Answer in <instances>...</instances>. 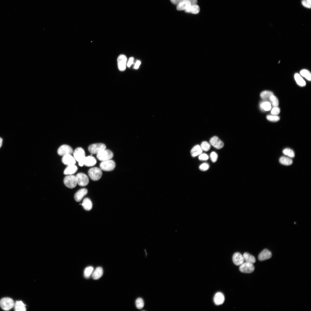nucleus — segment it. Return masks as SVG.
Segmentation results:
<instances>
[{"mask_svg": "<svg viewBox=\"0 0 311 311\" xmlns=\"http://www.w3.org/2000/svg\"><path fill=\"white\" fill-rule=\"evenodd\" d=\"M74 157L79 162V165L82 166L84 165V161L85 157V153L84 149L81 147H78L73 153Z\"/></svg>", "mask_w": 311, "mask_h": 311, "instance_id": "1", "label": "nucleus"}, {"mask_svg": "<svg viewBox=\"0 0 311 311\" xmlns=\"http://www.w3.org/2000/svg\"><path fill=\"white\" fill-rule=\"evenodd\" d=\"M14 305V300L9 297H4L0 301V306L3 310L8 311L13 308Z\"/></svg>", "mask_w": 311, "mask_h": 311, "instance_id": "2", "label": "nucleus"}, {"mask_svg": "<svg viewBox=\"0 0 311 311\" xmlns=\"http://www.w3.org/2000/svg\"><path fill=\"white\" fill-rule=\"evenodd\" d=\"M96 157L99 160L104 161L112 159L113 157V153L110 150L105 149L98 153Z\"/></svg>", "mask_w": 311, "mask_h": 311, "instance_id": "3", "label": "nucleus"}, {"mask_svg": "<svg viewBox=\"0 0 311 311\" xmlns=\"http://www.w3.org/2000/svg\"><path fill=\"white\" fill-rule=\"evenodd\" d=\"M88 174L90 178L94 181H97L101 178L102 173L101 170L96 167L90 169L88 171Z\"/></svg>", "mask_w": 311, "mask_h": 311, "instance_id": "4", "label": "nucleus"}, {"mask_svg": "<svg viewBox=\"0 0 311 311\" xmlns=\"http://www.w3.org/2000/svg\"><path fill=\"white\" fill-rule=\"evenodd\" d=\"M64 183L69 188L72 189L74 188L77 184L76 176L72 175L66 176L64 179Z\"/></svg>", "mask_w": 311, "mask_h": 311, "instance_id": "5", "label": "nucleus"}, {"mask_svg": "<svg viewBox=\"0 0 311 311\" xmlns=\"http://www.w3.org/2000/svg\"><path fill=\"white\" fill-rule=\"evenodd\" d=\"M115 163L112 160H109L102 161L100 164V167L101 170L107 171L113 170L115 167Z\"/></svg>", "mask_w": 311, "mask_h": 311, "instance_id": "6", "label": "nucleus"}, {"mask_svg": "<svg viewBox=\"0 0 311 311\" xmlns=\"http://www.w3.org/2000/svg\"><path fill=\"white\" fill-rule=\"evenodd\" d=\"M105 144L102 143H97L92 144L88 147L89 151L92 154H97L101 151L106 149Z\"/></svg>", "mask_w": 311, "mask_h": 311, "instance_id": "7", "label": "nucleus"}, {"mask_svg": "<svg viewBox=\"0 0 311 311\" xmlns=\"http://www.w3.org/2000/svg\"><path fill=\"white\" fill-rule=\"evenodd\" d=\"M77 183L81 186H84L87 185L89 182V179L87 176L85 174L79 173L77 174L76 176Z\"/></svg>", "mask_w": 311, "mask_h": 311, "instance_id": "8", "label": "nucleus"}, {"mask_svg": "<svg viewBox=\"0 0 311 311\" xmlns=\"http://www.w3.org/2000/svg\"><path fill=\"white\" fill-rule=\"evenodd\" d=\"M239 269L242 272L250 273L253 272L255 268L253 263L246 262L240 266Z\"/></svg>", "mask_w": 311, "mask_h": 311, "instance_id": "9", "label": "nucleus"}, {"mask_svg": "<svg viewBox=\"0 0 311 311\" xmlns=\"http://www.w3.org/2000/svg\"><path fill=\"white\" fill-rule=\"evenodd\" d=\"M73 152V151L72 148L70 146L66 145H63L60 146L58 150V154L61 156L70 154L71 155Z\"/></svg>", "mask_w": 311, "mask_h": 311, "instance_id": "10", "label": "nucleus"}, {"mask_svg": "<svg viewBox=\"0 0 311 311\" xmlns=\"http://www.w3.org/2000/svg\"><path fill=\"white\" fill-rule=\"evenodd\" d=\"M127 58L124 55H120L117 59V65L119 69L121 71H123L126 69Z\"/></svg>", "mask_w": 311, "mask_h": 311, "instance_id": "11", "label": "nucleus"}, {"mask_svg": "<svg viewBox=\"0 0 311 311\" xmlns=\"http://www.w3.org/2000/svg\"><path fill=\"white\" fill-rule=\"evenodd\" d=\"M210 143L214 147L217 149L222 148L224 145L223 143L217 136H214L210 140Z\"/></svg>", "mask_w": 311, "mask_h": 311, "instance_id": "12", "label": "nucleus"}, {"mask_svg": "<svg viewBox=\"0 0 311 311\" xmlns=\"http://www.w3.org/2000/svg\"><path fill=\"white\" fill-rule=\"evenodd\" d=\"M62 160L64 164L68 166L74 165L76 163V160L75 158L70 154L63 156Z\"/></svg>", "mask_w": 311, "mask_h": 311, "instance_id": "13", "label": "nucleus"}, {"mask_svg": "<svg viewBox=\"0 0 311 311\" xmlns=\"http://www.w3.org/2000/svg\"><path fill=\"white\" fill-rule=\"evenodd\" d=\"M234 263L236 266H240L244 262V259L240 253L236 252L234 253L232 257Z\"/></svg>", "mask_w": 311, "mask_h": 311, "instance_id": "14", "label": "nucleus"}, {"mask_svg": "<svg viewBox=\"0 0 311 311\" xmlns=\"http://www.w3.org/2000/svg\"><path fill=\"white\" fill-rule=\"evenodd\" d=\"M272 256L271 252L267 249H264L259 255L258 258L259 260L263 261L270 258Z\"/></svg>", "mask_w": 311, "mask_h": 311, "instance_id": "15", "label": "nucleus"}, {"mask_svg": "<svg viewBox=\"0 0 311 311\" xmlns=\"http://www.w3.org/2000/svg\"><path fill=\"white\" fill-rule=\"evenodd\" d=\"M187 0H182L177 5V9L179 11L185 10L191 5Z\"/></svg>", "mask_w": 311, "mask_h": 311, "instance_id": "16", "label": "nucleus"}, {"mask_svg": "<svg viewBox=\"0 0 311 311\" xmlns=\"http://www.w3.org/2000/svg\"><path fill=\"white\" fill-rule=\"evenodd\" d=\"M88 193V190L86 188L81 189L79 190L74 195V199L77 202H80Z\"/></svg>", "mask_w": 311, "mask_h": 311, "instance_id": "17", "label": "nucleus"}, {"mask_svg": "<svg viewBox=\"0 0 311 311\" xmlns=\"http://www.w3.org/2000/svg\"><path fill=\"white\" fill-rule=\"evenodd\" d=\"M225 298L223 294L221 292L216 293L214 297V301L217 305L222 304L224 302Z\"/></svg>", "mask_w": 311, "mask_h": 311, "instance_id": "18", "label": "nucleus"}, {"mask_svg": "<svg viewBox=\"0 0 311 311\" xmlns=\"http://www.w3.org/2000/svg\"><path fill=\"white\" fill-rule=\"evenodd\" d=\"M95 158L92 156L85 157L84 161V165L87 166H91L94 165L96 163Z\"/></svg>", "mask_w": 311, "mask_h": 311, "instance_id": "19", "label": "nucleus"}, {"mask_svg": "<svg viewBox=\"0 0 311 311\" xmlns=\"http://www.w3.org/2000/svg\"><path fill=\"white\" fill-rule=\"evenodd\" d=\"M77 170V168L75 164L69 165L65 169L64 174L65 175H72L75 173Z\"/></svg>", "mask_w": 311, "mask_h": 311, "instance_id": "20", "label": "nucleus"}, {"mask_svg": "<svg viewBox=\"0 0 311 311\" xmlns=\"http://www.w3.org/2000/svg\"><path fill=\"white\" fill-rule=\"evenodd\" d=\"M200 11V7L196 4L191 5L187 9L185 10L186 12L191 13L194 14L198 13Z\"/></svg>", "mask_w": 311, "mask_h": 311, "instance_id": "21", "label": "nucleus"}, {"mask_svg": "<svg viewBox=\"0 0 311 311\" xmlns=\"http://www.w3.org/2000/svg\"><path fill=\"white\" fill-rule=\"evenodd\" d=\"M103 270L101 267H98L94 272L92 274V278L94 280H97L100 278L102 276Z\"/></svg>", "mask_w": 311, "mask_h": 311, "instance_id": "22", "label": "nucleus"}, {"mask_svg": "<svg viewBox=\"0 0 311 311\" xmlns=\"http://www.w3.org/2000/svg\"><path fill=\"white\" fill-rule=\"evenodd\" d=\"M81 204L84 209L86 211H90L92 208V202L90 199L88 198H85Z\"/></svg>", "mask_w": 311, "mask_h": 311, "instance_id": "23", "label": "nucleus"}, {"mask_svg": "<svg viewBox=\"0 0 311 311\" xmlns=\"http://www.w3.org/2000/svg\"><path fill=\"white\" fill-rule=\"evenodd\" d=\"M25 305L21 301H16L14 303V310L16 311H25L26 310Z\"/></svg>", "mask_w": 311, "mask_h": 311, "instance_id": "24", "label": "nucleus"}, {"mask_svg": "<svg viewBox=\"0 0 311 311\" xmlns=\"http://www.w3.org/2000/svg\"><path fill=\"white\" fill-rule=\"evenodd\" d=\"M202 150L199 145L194 146L191 149V154L193 157L196 156L201 154L202 152Z\"/></svg>", "mask_w": 311, "mask_h": 311, "instance_id": "25", "label": "nucleus"}, {"mask_svg": "<svg viewBox=\"0 0 311 311\" xmlns=\"http://www.w3.org/2000/svg\"><path fill=\"white\" fill-rule=\"evenodd\" d=\"M294 77L297 84L298 85L301 87L305 86L306 85L305 81L299 73H295L294 75Z\"/></svg>", "mask_w": 311, "mask_h": 311, "instance_id": "26", "label": "nucleus"}, {"mask_svg": "<svg viewBox=\"0 0 311 311\" xmlns=\"http://www.w3.org/2000/svg\"><path fill=\"white\" fill-rule=\"evenodd\" d=\"M243 256L246 262L252 263H255L256 261L255 257L253 255L247 253H244Z\"/></svg>", "mask_w": 311, "mask_h": 311, "instance_id": "27", "label": "nucleus"}, {"mask_svg": "<svg viewBox=\"0 0 311 311\" xmlns=\"http://www.w3.org/2000/svg\"><path fill=\"white\" fill-rule=\"evenodd\" d=\"M273 95V93L269 91H264L262 92L260 94L261 98L263 99L267 100L269 99L270 97Z\"/></svg>", "mask_w": 311, "mask_h": 311, "instance_id": "28", "label": "nucleus"}, {"mask_svg": "<svg viewBox=\"0 0 311 311\" xmlns=\"http://www.w3.org/2000/svg\"><path fill=\"white\" fill-rule=\"evenodd\" d=\"M279 162L281 164L285 165H289L293 163V161L291 159L282 156L279 159Z\"/></svg>", "mask_w": 311, "mask_h": 311, "instance_id": "29", "label": "nucleus"}, {"mask_svg": "<svg viewBox=\"0 0 311 311\" xmlns=\"http://www.w3.org/2000/svg\"><path fill=\"white\" fill-rule=\"evenodd\" d=\"M260 107L262 110L265 111H269L271 108L270 103L269 102L266 101L261 103L260 104Z\"/></svg>", "mask_w": 311, "mask_h": 311, "instance_id": "30", "label": "nucleus"}, {"mask_svg": "<svg viewBox=\"0 0 311 311\" xmlns=\"http://www.w3.org/2000/svg\"><path fill=\"white\" fill-rule=\"evenodd\" d=\"M300 75L305 77L308 80L310 81L311 80V75L310 72L306 69H303L300 72Z\"/></svg>", "mask_w": 311, "mask_h": 311, "instance_id": "31", "label": "nucleus"}, {"mask_svg": "<svg viewBox=\"0 0 311 311\" xmlns=\"http://www.w3.org/2000/svg\"><path fill=\"white\" fill-rule=\"evenodd\" d=\"M94 270L93 268L91 266L86 267L85 269L84 275L86 278H88L92 274Z\"/></svg>", "mask_w": 311, "mask_h": 311, "instance_id": "32", "label": "nucleus"}, {"mask_svg": "<svg viewBox=\"0 0 311 311\" xmlns=\"http://www.w3.org/2000/svg\"><path fill=\"white\" fill-rule=\"evenodd\" d=\"M269 99L273 107H277L278 106L279 102L278 99L274 94L270 97Z\"/></svg>", "mask_w": 311, "mask_h": 311, "instance_id": "33", "label": "nucleus"}, {"mask_svg": "<svg viewBox=\"0 0 311 311\" xmlns=\"http://www.w3.org/2000/svg\"><path fill=\"white\" fill-rule=\"evenodd\" d=\"M200 147L202 150L206 151L210 149L211 146L210 144L204 141L202 143Z\"/></svg>", "mask_w": 311, "mask_h": 311, "instance_id": "34", "label": "nucleus"}, {"mask_svg": "<svg viewBox=\"0 0 311 311\" xmlns=\"http://www.w3.org/2000/svg\"><path fill=\"white\" fill-rule=\"evenodd\" d=\"M135 304L136 308L139 309L142 308L144 306L143 300L141 298H139L136 299Z\"/></svg>", "mask_w": 311, "mask_h": 311, "instance_id": "35", "label": "nucleus"}, {"mask_svg": "<svg viewBox=\"0 0 311 311\" xmlns=\"http://www.w3.org/2000/svg\"><path fill=\"white\" fill-rule=\"evenodd\" d=\"M283 153L285 155L293 158L295 156V153L294 151L291 149L289 148H286L284 149L283 151Z\"/></svg>", "mask_w": 311, "mask_h": 311, "instance_id": "36", "label": "nucleus"}, {"mask_svg": "<svg viewBox=\"0 0 311 311\" xmlns=\"http://www.w3.org/2000/svg\"><path fill=\"white\" fill-rule=\"evenodd\" d=\"M267 119L270 121L275 122L279 121L280 117L276 115H268L266 116Z\"/></svg>", "mask_w": 311, "mask_h": 311, "instance_id": "37", "label": "nucleus"}, {"mask_svg": "<svg viewBox=\"0 0 311 311\" xmlns=\"http://www.w3.org/2000/svg\"><path fill=\"white\" fill-rule=\"evenodd\" d=\"M280 111V108L277 107H274L272 109L271 113L272 115H278Z\"/></svg>", "mask_w": 311, "mask_h": 311, "instance_id": "38", "label": "nucleus"}, {"mask_svg": "<svg viewBox=\"0 0 311 311\" xmlns=\"http://www.w3.org/2000/svg\"><path fill=\"white\" fill-rule=\"evenodd\" d=\"M209 168V164L206 163H204L201 164L199 166L200 169L203 171H205L208 169Z\"/></svg>", "mask_w": 311, "mask_h": 311, "instance_id": "39", "label": "nucleus"}, {"mask_svg": "<svg viewBox=\"0 0 311 311\" xmlns=\"http://www.w3.org/2000/svg\"><path fill=\"white\" fill-rule=\"evenodd\" d=\"M210 158L212 161L213 162H215L217 159V154L216 152H212L210 154Z\"/></svg>", "mask_w": 311, "mask_h": 311, "instance_id": "40", "label": "nucleus"}, {"mask_svg": "<svg viewBox=\"0 0 311 311\" xmlns=\"http://www.w3.org/2000/svg\"><path fill=\"white\" fill-rule=\"evenodd\" d=\"M208 156L206 153L201 154L199 156V159L200 160H206L208 159Z\"/></svg>", "mask_w": 311, "mask_h": 311, "instance_id": "41", "label": "nucleus"}, {"mask_svg": "<svg viewBox=\"0 0 311 311\" xmlns=\"http://www.w3.org/2000/svg\"><path fill=\"white\" fill-rule=\"evenodd\" d=\"M302 5L305 7L310 8L311 4H310L306 0H302L301 2Z\"/></svg>", "mask_w": 311, "mask_h": 311, "instance_id": "42", "label": "nucleus"}, {"mask_svg": "<svg viewBox=\"0 0 311 311\" xmlns=\"http://www.w3.org/2000/svg\"><path fill=\"white\" fill-rule=\"evenodd\" d=\"M133 60L134 58L133 57H131L129 58L127 64L128 67H130L133 64Z\"/></svg>", "mask_w": 311, "mask_h": 311, "instance_id": "43", "label": "nucleus"}, {"mask_svg": "<svg viewBox=\"0 0 311 311\" xmlns=\"http://www.w3.org/2000/svg\"><path fill=\"white\" fill-rule=\"evenodd\" d=\"M141 62L140 61L137 60L135 64L134 68L136 69H138L139 67V65H140V64H141Z\"/></svg>", "mask_w": 311, "mask_h": 311, "instance_id": "44", "label": "nucleus"}, {"mask_svg": "<svg viewBox=\"0 0 311 311\" xmlns=\"http://www.w3.org/2000/svg\"><path fill=\"white\" fill-rule=\"evenodd\" d=\"M182 0H170L174 4L177 5Z\"/></svg>", "mask_w": 311, "mask_h": 311, "instance_id": "45", "label": "nucleus"}, {"mask_svg": "<svg viewBox=\"0 0 311 311\" xmlns=\"http://www.w3.org/2000/svg\"><path fill=\"white\" fill-rule=\"evenodd\" d=\"M191 3V5L196 4L197 2V0H187Z\"/></svg>", "mask_w": 311, "mask_h": 311, "instance_id": "46", "label": "nucleus"}, {"mask_svg": "<svg viewBox=\"0 0 311 311\" xmlns=\"http://www.w3.org/2000/svg\"><path fill=\"white\" fill-rule=\"evenodd\" d=\"M3 142V139H2L0 137V148L1 147L2 145Z\"/></svg>", "mask_w": 311, "mask_h": 311, "instance_id": "47", "label": "nucleus"}, {"mask_svg": "<svg viewBox=\"0 0 311 311\" xmlns=\"http://www.w3.org/2000/svg\"><path fill=\"white\" fill-rule=\"evenodd\" d=\"M306 1L310 4H311V0H306Z\"/></svg>", "mask_w": 311, "mask_h": 311, "instance_id": "48", "label": "nucleus"}]
</instances>
